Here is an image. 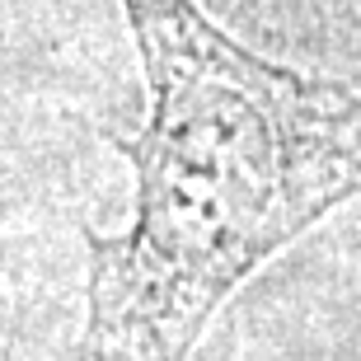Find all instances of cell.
<instances>
[{"label": "cell", "mask_w": 361, "mask_h": 361, "mask_svg": "<svg viewBox=\"0 0 361 361\" xmlns=\"http://www.w3.org/2000/svg\"><path fill=\"white\" fill-rule=\"evenodd\" d=\"M150 118L136 221L90 235L85 361H188L244 277L361 192V94L263 61L192 0H127Z\"/></svg>", "instance_id": "1"}]
</instances>
